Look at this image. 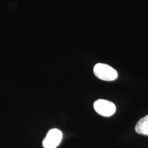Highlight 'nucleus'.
Instances as JSON below:
<instances>
[{
    "instance_id": "f257e3e1",
    "label": "nucleus",
    "mask_w": 148,
    "mask_h": 148,
    "mask_svg": "<svg viewBox=\"0 0 148 148\" xmlns=\"http://www.w3.org/2000/svg\"><path fill=\"white\" fill-rule=\"evenodd\" d=\"M93 72L96 77L104 81H114L118 77L116 70L106 64H97L94 67Z\"/></svg>"
},
{
    "instance_id": "f03ea898",
    "label": "nucleus",
    "mask_w": 148,
    "mask_h": 148,
    "mask_svg": "<svg viewBox=\"0 0 148 148\" xmlns=\"http://www.w3.org/2000/svg\"><path fill=\"white\" fill-rule=\"evenodd\" d=\"M95 111L101 116H111L116 111V106L110 101L98 99L94 103Z\"/></svg>"
},
{
    "instance_id": "7ed1b4c3",
    "label": "nucleus",
    "mask_w": 148,
    "mask_h": 148,
    "mask_svg": "<svg viewBox=\"0 0 148 148\" xmlns=\"http://www.w3.org/2000/svg\"><path fill=\"white\" fill-rule=\"evenodd\" d=\"M63 134L59 130L51 129L43 140V146L45 148H57L61 142Z\"/></svg>"
},
{
    "instance_id": "20e7f679",
    "label": "nucleus",
    "mask_w": 148,
    "mask_h": 148,
    "mask_svg": "<svg viewBox=\"0 0 148 148\" xmlns=\"http://www.w3.org/2000/svg\"><path fill=\"white\" fill-rule=\"evenodd\" d=\"M135 130L139 134L148 136V115L138 121Z\"/></svg>"
}]
</instances>
